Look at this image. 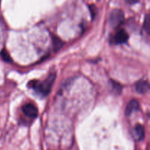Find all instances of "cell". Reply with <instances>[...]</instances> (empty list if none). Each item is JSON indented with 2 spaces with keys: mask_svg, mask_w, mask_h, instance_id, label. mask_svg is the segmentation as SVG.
Masks as SVG:
<instances>
[{
  "mask_svg": "<svg viewBox=\"0 0 150 150\" xmlns=\"http://www.w3.org/2000/svg\"><path fill=\"white\" fill-rule=\"evenodd\" d=\"M56 79L55 73H51L43 81L32 80L28 83V86L33 89L38 95L45 97L50 93Z\"/></svg>",
  "mask_w": 150,
  "mask_h": 150,
  "instance_id": "cell-1",
  "label": "cell"
},
{
  "mask_svg": "<svg viewBox=\"0 0 150 150\" xmlns=\"http://www.w3.org/2000/svg\"><path fill=\"white\" fill-rule=\"evenodd\" d=\"M125 16L122 10L116 9L111 11L109 16V24L112 28H118L122 24Z\"/></svg>",
  "mask_w": 150,
  "mask_h": 150,
  "instance_id": "cell-2",
  "label": "cell"
},
{
  "mask_svg": "<svg viewBox=\"0 0 150 150\" xmlns=\"http://www.w3.org/2000/svg\"><path fill=\"white\" fill-rule=\"evenodd\" d=\"M23 114L30 118H36L38 115V110L34 104H26L22 108Z\"/></svg>",
  "mask_w": 150,
  "mask_h": 150,
  "instance_id": "cell-3",
  "label": "cell"
},
{
  "mask_svg": "<svg viewBox=\"0 0 150 150\" xmlns=\"http://www.w3.org/2000/svg\"><path fill=\"white\" fill-rule=\"evenodd\" d=\"M129 38V35L125 30L124 29H120L118 32L116 33L114 36V42L117 44H123L127 42Z\"/></svg>",
  "mask_w": 150,
  "mask_h": 150,
  "instance_id": "cell-4",
  "label": "cell"
},
{
  "mask_svg": "<svg viewBox=\"0 0 150 150\" xmlns=\"http://www.w3.org/2000/svg\"><path fill=\"white\" fill-rule=\"evenodd\" d=\"M139 109V103L136 100H132L127 104L125 109V114L127 117H130L133 113L137 111Z\"/></svg>",
  "mask_w": 150,
  "mask_h": 150,
  "instance_id": "cell-5",
  "label": "cell"
},
{
  "mask_svg": "<svg viewBox=\"0 0 150 150\" xmlns=\"http://www.w3.org/2000/svg\"><path fill=\"white\" fill-rule=\"evenodd\" d=\"M133 135H134L135 139L139 142L143 140L145 137V130L144 126L139 124L137 125L133 130Z\"/></svg>",
  "mask_w": 150,
  "mask_h": 150,
  "instance_id": "cell-6",
  "label": "cell"
},
{
  "mask_svg": "<svg viewBox=\"0 0 150 150\" xmlns=\"http://www.w3.org/2000/svg\"><path fill=\"white\" fill-rule=\"evenodd\" d=\"M136 89L139 93L145 94L149 90V84L147 81H140L136 85Z\"/></svg>",
  "mask_w": 150,
  "mask_h": 150,
  "instance_id": "cell-7",
  "label": "cell"
},
{
  "mask_svg": "<svg viewBox=\"0 0 150 150\" xmlns=\"http://www.w3.org/2000/svg\"><path fill=\"white\" fill-rule=\"evenodd\" d=\"M52 37V42H53V45H54V48L55 51H58L59 48H62V46L63 45V42L58 38V37L55 36V35H51Z\"/></svg>",
  "mask_w": 150,
  "mask_h": 150,
  "instance_id": "cell-8",
  "label": "cell"
},
{
  "mask_svg": "<svg viewBox=\"0 0 150 150\" xmlns=\"http://www.w3.org/2000/svg\"><path fill=\"white\" fill-rule=\"evenodd\" d=\"M111 87H112L114 92H115V93L117 94H120L122 93V86L119 83H117L115 81H111Z\"/></svg>",
  "mask_w": 150,
  "mask_h": 150,
  "instance_id": "cell-9",
  "label": "cell"
},
{
  "mask_svg": "<svg viewBox=\"0 0 150 150\" xmlns=\"http://www.w3.org/2000/svg\"><path fill=\"white\" fill-rule=\"evenodd\" d=\"M144 29L146 31V35H149V29H150V17L149 15H146L144 19Z\"/></svg>",
  "mask_w": 150,
  "mask_h": 150,
  "instance_id": "cell-10",
  "label": "cell"
},
{
  "mask_svg": "<svg viewBox=\"0 0 150 150\" xmlns=\"http://www.w3.org/2000/svg\"><path fill=\"white\" fill-rule=\"evenodd\" d=\"M1 58L4 61L7 62H11L13 60H12L11 57H10V54H8L6 49H2V51H1Z\"/></svg>",
  "mask_w": 150,
  "mask_h": 150,
  "instance_id": "cell-11",
  "label": "cell"
},
{
  "mask_svg": "<svg viewBox=\"0 0 150 150\" xmlns=\"http://www.w3.org/2000/svg\"><path fill=\"white\" fill-rule=\"evenodd\" d=\"M125 1H126V2L128 3V4H136V3H137L139 0H125Z\"/></svg>",
  "mask_w": 150,
  "mask_h": 150,
  "instance_id": "cell-12",
  "label": "cell"
}]
</instances>
